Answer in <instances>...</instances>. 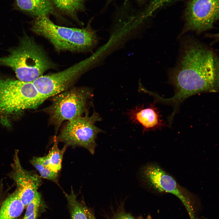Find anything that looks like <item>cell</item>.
Here are the masks:
<instances>
[{
	"label": "cell",
	"instance_id": "1",
	"mask_svg": "<svg viewBox=\"0 0 219 219\" xmlns=\"http://www.w3.org/2000/svg\"><path fill=\"white\" fill-rule=\"evenodd\" d=\"M170 80L175 93L164 103L172 105L176 111L185 100L200 93L217 92L219 89L218 59L211 49L193 41L186 44Z\"/></svg>",
	"mask_w": 219,
	"mask_h": 219
},
{
	"label": "cell",
	"instance_id": "2",
	"mask_svg": "<svg viewBox=\"0 0 219 219\" xmlns=\"http://www.w3.org/2000/svg\"><path fill=\"white\" fill-rule=\"evenodd\" d=\"M32 30L48 40L58 51L81 52L92 49L99 39L90 26L84 28L57 25L47 16L36 18Z\"/></svg>",
	"mask_w": 219,
	"mask_h": 219
},
{
	"label": "cell",
	"instance_id": "3",
	"mask_svg": "<svg viewBox=\"0 0 219 219\" xmlns=\"http://www.w3.org/2000/svg\"><path fill=\"white\" fill-rule=\"evenodd\" d=\"M9 51L8 56L0 57V64L12 68L21 81L32 82L54 66L43 49L26 35Z\"/></svg>",
	"mask_w": 219,
	"mask_h": 219
},
{
	"label": "cell",
	"instance_id": "4",
	"mask_svg": "<svg viewBox=\"0 0 219 219\" xmlns=\"http://www.w3.org/2000/svg\"><path fill=\"white\" fill-rule=\"evenodd\" d=\"M93 96L91 89L81 87H73L50 98L51 104L43 110L49 115V124L54 126L56 134L63 122L89 112Z\"/></svg>",
	"mask_w": 219,
	"mask_h": 219
},
{
	"label": "cell",
	"instance_id": "5",
	"mask_svg": "<svg viewBox=\"0 0 219 219\" xmlns=\"http://www.w3.org/2000/svg\"><path fill=\"white\" fill-rule=\"evenodd\" d=\"M45 100L32 82L0 79V116L36 108Z\"/></svg>",
	"mask_w": 219,
	"mask_h": 219
},
{
	"label": "cell",
	"instance_id": "6",
	"mask_svg": "<svg viewBox=\"0 0 219 219\" xmlns=\"http://www.w3.org/2000/svg\"><path fill=\"white\" fill-rule=\"evenodd\" d=\"M102 120L100 115L94 110L90 116L89 112L84 115L66 121L61 127L58 135V142H62L68 147L80 146L88 150L93 155L97 146L96 139L99 133L104 131L95 123Z\"/></svg>",
	"mask_w": 219,
	"mask_h": 219
},
{
	"label": "cell",
	"instance_id": "7",
	"mask_svg": "<svg viewBox=\"0 0 219 219\" xmlns=\"http://www.w3.org/2000/svg\"><path fill=\"white\" fill-rule=\"evenodd\" d=\"M91 58L81 61L60 72L41 76L32 82L46 100L73 87L75 82L90 62Z\"/></svg>",
	"mask_w": 219,
	"mask_h": 219
},
{
	"label": "cell",
	"instance_id": "8",
	"mask_svg": "<svg viewBox=\"0 0 219 219\" xmlns=\"http://www.w3.org/2000/svg\"><path fill=\"white\" fill-rule=\"evenodd\" d=\"M142 175L151 188L159 192L169 193L177 197L186 209L191 219H196L189 197L185 189L171 176L156 164L144 167Z\"/></svg>",
	"mask_w": 219,
	"mask_h": 219
},
{
	"label": "cell",
	"instance_id": "9",
	"mask_svg": "<svg viewBox=\"0 0 219 219\" xmlns=\"http://www.w3.org/2000/svg\"><path fill=\"white\" fill-rule=\"evenodd\" d=\"M219 0H190L185 13L183 32L200 33L213 27L219 18Z\"/></svg>",
	"mask_w": 219,
	"mask_h": 219
},
{
	"label": "cell",
	"instance_id": "10",
	"mask_svg": "<svg viewBox=\"0 0 219 219\" xmlns=\"http://www.w3.org/2000/svg\"><path fill=\"white\" fill-rule=\"evenodd\" d=\"M12 171L10 177L15 182L19 197L25 207L33 200L41 184L40 177L31 171L24 169L18 156V151H15Z\"/></svg>",
	"mask_w": 219,
	"mask_h": 219
},
{
	"label": "cell",
	"instance_id": "11",
	"mask_svg": "<svg viewBox=\"0 0 219 219\" xmlns=\"http://www.w3.org/2000/svg\"><path fill=\"white\" fill-rule=\"evenodd\" d=\"M127 115L132 123L142 127L143 133L161 129L165 125L155 103H151L147 106L143 105L137 106L129 110Z\"/></svg>",
	"mask_w": 219,
	"mask_h": 219
},
{
	"label": "cell",
	"instance_id": "12",
	"mask_svg": "<svg viewBox=\"0 0 219 219\" xmlns=\"http://www.w3.org/2000/svg\"><path fill=\"white\" fill-rule=\"evenodd\" d=\"M15 7L18 10L36 17L57 16L52 0H15Z\"/></svg>",
	"mask_w": 219,
	"mask_h": 219
},
{
	"label": "cell",
	"instance_id": "13",
	"mask_svg": "<svg viewBox=\"0 0 219 219\" xmlns=\"http://www.w3.org/2000/svg\"><path fill=\"white\" fill-rule=\"evenodd\" d=\"M24 207L16 190L3 202L0 209V219H15L20 215Z\"/></svg>",
	"mask_w": 219,
	"mask_h": 219
},
{
	"label": "cell",
	"instance_id": "14",
	"mask_svg": "<svg viewBox=\"0 0 219 219\" xmlns=\"http://www.w3.org/2000/svg\"><path fill=\"white\" fill-rule=\"evenodd\" d=\"M55 8L78 23L77 15L85 10L86 0H52Z\"/></svg>",
	"mask_w": 219,
	"mask_h": 219
},
{
	"label": "cell",
	"instance_id": "15",
	"mask_svg": "<svg viewBox=\"0 0 219 219\" xmlns=\"http://www.w3.org/2000/svg\"><path fill=\"white\" fill-rule=\"evenodd\" d=\"M56 135L54 138V144L48 154L42 157L44 164L52 171L59 173L61 168L62 162L64 154L68 147L64 145L61 149H59Z\"/></svg>",
	"mask_w": 219,
	"mask_h": 219
},
{
	"label": "cell",
	"instance_id": "16",
	"mask_svg": "<svg viewBox=\"0 0 219 219\" xmlns=\"http://www.w3.org/2000/svg\"><path fill=\"white\" fill-rule=\"evenodd\" d=\"M69 194L64 193L70 213L71 219H88L83 204L77 200L72 187Z\"/></svg>",
	"mask_w": 219,
	"mask_h": 219
},
{
	"label": "cell",
	"instance_id": "17",
	"mask_svg": "<svg viewBox=\"0 0 219 219\" xmlns=\"http://www.w3.org/2000/svg\"><path fill=\"white\" fill-rule=\"evenodd\" d=\"M30 162L39 172L41 177L57 182L59 173L50 169L43 162L41 157H34Z\"/></svg>",
	"mask_w": 219,
	"mask_h": 219
},
{
	"label": "cell",
	"instance_id": "18",
	"mask_svg": "<svg viewBox=\"0 0 219 219\" xmlns=\"http://www.w3.org/2000/svg\"><path fill=\"white\" fill-rule=\"evenodd\" d=\"M41 202V196L36 192L33 200L28 204L26 212L23 217H27L35 211L38 210Z\"/></svg>",
	"mask_w": 219,
	"mask_h": 219
},
{
	"label": "cell",
	"instance_id": "19",
	"mask_svg": "<svg viewBox=\"0 0 219 219\" xmlns=\"http://www.w3.org/2000/svg\"><path fill=\"white\" fill-rule=\"evenodd\" d=\"M113 219H134V217L130 214L128 213L121 212L117 214Z\"/></svg>",
	"mask_w": 219,
	"mask_h": 219
},
{
	"label": "cell",
	"instance_id": "20",
	"mask_svg": "<svg viewBox=\"0 0 219 219\" xmlns=\"http://www.w3.org/2000/svg\"><path fill=\"white\" fill-rule=\"evenodd\" d=\"M83 207L88 219H96L92 212L85 205Z\"/></svg>",
	"mask_w": 219,
	"mask_h": 219
},
{
	"label": "cell",
	"instance_id": "21",
	"mask_svg": "<svg viewBox=\"0 0 219 219\" xmlns=\"http://www.w3.org/2000/svg\"><path fill=\"white\" fill-rule=\"evenodd\" d=\"M38 214V210L35 211L29 216L26 217H23L22 219H36Z\"/></svg>",
	"mask_w": 219,
	"mask_h": 219
},
{
	"label": "cell",
	"instance_id": "22",
	"mask_svg": "<svg viewBox=\"0 0 219 219\" xmlns=\"http://www.w3.org/2000/svg\"><path fill=\"white\" fill-rule=\"evenodd\" d=\"M113 0H108V1L109 2L110 1H113Z\"/></svg>",
	"mask_w": 219,
	"mask_h": 219
}]
</instances>
